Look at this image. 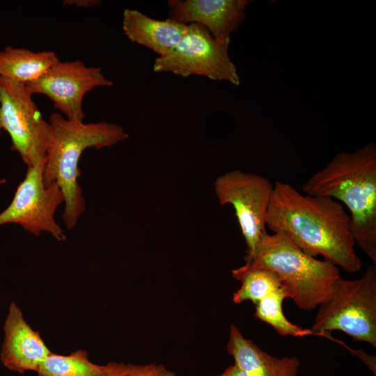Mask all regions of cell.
<instances>
[{"label": "cell", "mask_w": 376, "mask_h": 376, "mask_svg": "<svg viewBox=\"0 0 376 376\" xmlns=\"http://www.w3.org/2000/svg\"><path fill=\"white\" fill-rule=\"evenodd\" d=\"M248 0H169V18L204 26L218 41L230 39L246 17Z\"/></svg>", "instance_id": "cell-11"}, {"label": "cell", "mask_w": 376, "mask_h": 376, "mask_svg": "<svg viewBox=\"0 0 376 376\" xmlns=\"http://www.w3.org/2000/svg\"><path fill=\"white\" fill-rule=\"evenodd\" d=\"M45 161L27 167L11 203L0 212V226L19 224L36 236L47 233L63 241L66 235L55 219L57 207L63 203V195L56 182L45 185Z\"/></svg>", "instance_id": "cell-8"}, {"label": "cell", "mask_w": 376, "mask_h": 376, "mask_svg": "<svg viewBox=\"0 0 376 376\" xmlns=\"http://www.w3.org/2000/svg\"><path fill=\"white\" fill-rule=\"evenodd\" d=\"M228 353L249 376H298L300 362L295 356L274 357L245 338L234 324L230 327Z\"/></svg>", "instance_id": "cell-13"}, {"label": "cell", "mask_w": 376, "mask_h": 376, "mask_svg": "<svg viewBox=\"0 0 376 376\" xmlns=\"http://www.w3.org/2000/svg\"><path fill=\"white\" fill-rule=\"evenodd\" d=\"M125 376H175V374L162 364L129 363Z\"/></svg>", "instance_id": "cell-19"}, {"label": "cell", "mask_w": 376, "mask_h": 376, "mask_svg": "<svg viewBox=\"0 0 376 376\" xmlns=\"http://www.w3.org/2000/svg\"><path fill=\"white\" fill-rule=\"evenodd\" d=\"M313 334L338 330L354 340L376 347V267L370 265L355 280L340 277L319 306Z\"/></svg>", "instance_id": "cell-5"}, {"label": "cell", "mask_w": 376, "mask_h": 376, "mask_svg": "<svg viewBox=\"0 0 376 376\" xmlns=\"http://www.w3.org/2000/svg\"><path fill=\"white\" fill-rule=\"evenodd\" d=\"M59 61L53 51L8 46L0 50V77L27 84L42 77Z\"/></svg>", "instance_id": "cell-15"}, {"label": "cell", "mask_w": 376, "mask_h": 376, "mask_svg": "<svg viewBox=\"0 0 376 376\" xmlns=\"http://www.w3.org/2000/svg\"><path fill=\"white\" fill-rule=\"evenodd\" d=\"M187 25L171 19L159 20L139 10L126 8L123 11L122 29L132 42L152 49L159 56L172 51L185 36Z\"/></svg>", "instance_id": "cell-14"}, {"label": "cell", "mask_w": 376, "mask_h": 376, "mask_svg": "<svg viewBox=\"0 0 376 376\" xmlns=\"http://www.w3.org/2000/svg\"><path fill=\"white\" fill-rule=\"evenodd\" d=\"M6 182L5 179H0V186L4 184Z\"/></svg>", "instance_id": "cell-23"}, {"label": "cell", "mask_w": 376, "mask_h": 376, "mask_svg": "<svg viewBox=\"0 0 376 376\" xmlns=\"http://www.w3.org/2000/svg\"><path fill=\"white\" fill-rule=\"evenodd\" d=\"M305 194L333 198L346 206L359 247L376 265V146L336 154L302 185Z\"/></svg>", "instance_id": "cell-2"}, {"label": "cell", "mask_w": 376, "mask_h": 376, "mask_svg": "<svg viewBox=\"0 0 376 376\" xmlns=\"http://www.w3.org/2000/svg\"><path fill=\"white\" fill-rule=\"evenodd\" d=\"M101 3L99 0H65L63 1L65 6H75L78 8H93Z\"/></svg>", "instance_id": "cell-21"}, {"label": "cell", "mask_w": 376, "mask_h": 376, "mask_svg": "<svg viewBox=\"0 0 376 376\" xmlns=\"http://www.w3.org/2000/svg\"><path fill=\"white\" fill-rule=\"evenodd\" d=\"M1 130H2V129H1V123H0V133H1Z\"/></svg>", "instance_id": "cell-24"}, {"label": "cell", "mask_w": 376, "mask_h": 376, "mask_svg": "<svg viewBox=\"0 0 376 376\" xmlns=\"http://www.w3.org/2000/svg\"><path fill=\"white\" fill-rule=\"evenodd\" d=\"M49 138L43 171L45 185L56 182L63 195V221L73 228L86 209V202L78 179L79 163L84 150L111 147L128 138L120 125L106 122L84 123L70 120L61 113L49 118Z\"/></svg>", "instance_id": "cell-3"}, {"label": "cell", "mask_w": 376, "mask_h": 376, "mask_svg": "<svg viewBox=\"0 0 376 376\" xmlns=\"http://www.w3.org/2000/svg\"><path fill=\"white\" fill-rule=\"evenodd\" d=\"M273 185L266 227L285 235L311 256H322L349 273L361 270L350 216L340 203L302 194L285 182Z\"/></svg>", "instance_id": "cell-1"}, {"label": "cell", "mask_w": 376, "mask_h": 376, "mask_svg": "<svg viewBox=\"0 0 376 376\" xmlns=\"http://www.w3.org/2000/svg\"><path fill=\"white\" fill-rule=\"evenodd\" d=\"M31 93L44 95L67 119L84 121L83 100L97 87H109L111 80L98 67H88L79 60L59 61L40 79L25 84Z\"/></svg>", "instance_id": "cell-10"}, {"label": "cell", "mask_w": 376, "mask_h": 376, "mask_svg": "<svg viewBox=\"0 0 376 376\" xmlns=\"http://www.w3.org/2000/svg\"><path fill=\"white\" fill-rule=\"evenodd\" d=\"M214 187L219 203L233 206L246 244V255L251 254L267 233L274 185L262 175L234 170L219 176Z\"/></svg>", "instance_id": "cell-9"}, {"label": "cell", "mask_w": 376, "mask_h": 376, "mask_svg": "<svg viewBox=\"0 0 376 376\" xmlns=\"http://www.w3.org/2000/svg\"><path fill=\"white\" fill-rule=\"evenodd\" d=\"M105 365L92 362L86 350H78L68 355L51 352L39 366L38 376H100Z\"/></svg>", "instance_id": "cell-17"}, {"label": "cell", "mask_w": 376, "mask_h": 376, "mask_svg": "<svg viewBox=\"0 0 376 376\" xmlns=\"http://www.w3.org/2000/svg\"><path fill=\"white\" fill-rule=\"evenodd\" d=\"M3 328L4 336L0 360L3 366L20 374L27 371L37 372L52 352L39 332L27 323L15 302L9 305Z\"/></svg>", "instance_id": "cell-12"}, {"label": "cell", "mask_w": 376, "mask_h": 376, "mask_svg": "<svg viewBox=\"0 0 376 376\" xmlns=\"http://www.w3.org/2000/svg\"><path fill=\"white\" fill-rule=\"evenodd\" d=\"M244 259L247 264L275 273L289 298L304 311L321 304L340 277L336 265L306 254L281 233H265Z\"/></svg>", "instance_id": "cell-4"}, {"label": "cell", "mask_w": 376, "mask_h": 376, "mask_svg": "<svg viewBox=\"0 0 376 376\" xmlns=\"http://www.w3.org/2000/svg\"><path fill=\"white\" fill-rule=\"evenodd\" d=\"M0 123L27 167L45 161L49 123L25 84L0 77Z\"/></svg>", "instance_id": "cell-7"}, {"label": "cell", "mask_w": 376, "mask_h": 376, "mask_svg": "<svg viewBox=\"0 0 376 376\" xmlns=\"http://www.w3.org/2000/svg\"><path fill=\"white\" fill-rule=\"evenodd\" d=\"M230 41L217 40L200 24H187V31L176 47L155 58L153 70L182 77L201 75L239 86L240 78L228 53Z\"/></svg>", "instance_id": "cell-6"}, {"label": "cell", "mask_w": 376, "mask_h": 376, "mask_svg": "<svg viewBox=\"0 0 376 376\" xmlns=\"http://www.w3.org/2000/svg\"><path fill=\"white\" fill-rule=\"evenodd\" d=\"M127 364L120 362H109L105 365V370L100 376H125Z\"/></svg>", "instance_id": "cell-20"}, {"label": "cell", "mask_w": 376, "mask_h": 376, "mask_svg": "<svg viewBox=\"0 0 376 376\" xmlns=\"http://www.w3.org/2000/svg\"><path fill=\"white\" fill-rule=\"evenodd\" d=\"M232 275L241 283L233 296L235 304L251 301L256 305L269 294L285 288L275 273L247 263L233 269Z\"/></svg>", "instance_id": "cell-16"}, {"label": "cell", "mask_w": 376, "mask_h": 376, "mask_svg": "<svg viewBox=\"0 0 376 376\" xmlns=\"http://www.w3.org/2000/svg\"><path fill=\"white\" fill-rule=\"evenodd\" d=\"M285 298H289L285 288L269 294L255 305V317L272 326L282 336L298 337L313 334L311 329H302L287 319L282 308Z\"/></svg>", "instance_id": "cell-18"}, {"label": "cell", "mask_w": 376, "mask_h": 376, "mask_svg": "<svg viewBox=\"0 0 376 376\" xmlns=\"http://www.w3.org/2000/svg\"><path fill=\"white\" fill-rule=\"evenodd\" d=\"M217 376H249L235 364L231 365Z\"/></svg>", "instance_id": "cell-22"}]
</instances>
